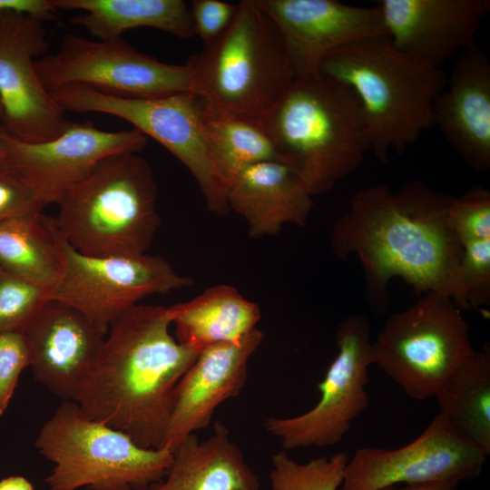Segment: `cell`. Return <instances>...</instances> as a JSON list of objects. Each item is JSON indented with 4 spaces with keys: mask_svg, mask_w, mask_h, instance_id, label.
I'll list each match as a JSON object with an SVG mask.
<instances>
[{
    "mask_svg": "<svg viewBox=\"0 0 490 490\" xmlns=\"http://www.w3.org/2000/svg\"><path fill=\"white\" fill-rule=\"evenodd\" d=\"M45 206L34 190L0 164V222L41 214Z\"/></svg>",
    "mask_w": 490,
    "mask_h": 490,
    "instance_id": "cell-33",
    "label": "cell"
},
{
    "mask_svg": "<svg viewBox=\"0 0 490 490\" xmlns=\"http://www.w3.org/2000/svg\"><path fill=\"white\" fill-rule=\"evenodd\" d=\"M450 199L421 181L396 191L385 184L369 186L350 199L348 211L334 224L330 245L338 259L359 260L375 312L386 310L387 285L394 278L416 293L451 299L464 247L446 220Z\"/></svg>",
    "mask_w": 490,
    "mask_h": 490,
    "instance_id": "cell-1",
    "label": "cell"
},
{
    "mask_svg": "<svg viewBox=\"0 0 490 490\" xmlns=\"http://www.w3.org/2000/svg\"><path fill=\"white\" fill-rule=\"evenodd\" d=\"M0 490H34V486L25 477L15 475L2 479Z\"/></svg>",
    "mask_w": 490,
    "mask_h": 490,
    "instance_id": "cell-36",
    "label": "cell"
},
{
    "mask_svg": "<svg viewBox=\"0 0 490 490\" xmlns=\"http://www.w3.org/2000/svg\"><path fill=\"white\" fill-rule=\"evenodd\" d=\"M186 64L207 108L260 120L296 74L282 35L258 0H243L227 29Z\"/></svg>",
    "mask_w": 490,
    "mask_h": 490,
    "instance_id": "cell-6",
    "label": "cell"
},
{
    "mask_svg": "<svg viewBox=\"0 0 490 490\" xmlns=\"http://www.w3.org/2000/svg\"><path fill=\"white\" fill-rule=\"evenodd\" d=\"M312 197L301 178L279 161L247 167L226 189L230 210L246 220L253 239L275 235L285 224L303 227L313 208Z\"/></svg>",
    "mask_w": 490,
    "mask_h": 490,
    "instance_id": "cell-21",
    "label": "cell"
},
{
    "mask_svg": "<svg viewBox=\"0 0 490 490\" xmlns=\"http://www.w3.org/2000/svg\"><path fill=\"white\" fill-rule=\"evenodd\" d=\"M194 34L211 43L230 25L237 11V5L219 0H194L191 4Z\"/></svg>",
    "mask_w": 490,
    "mask_h": 490,
    "instance_id": "cell-34",
    "label": "cell"
},
{
    "mask_svg": "<svg viewBox=\"0 0 490 490\" xmlns=\"http://www.w3.org/2000/svg\"><path fill=\"white\" fill-rule=\"evenodd\" d=\"M44 86L49 91L83 84L122 97H152L191 92L189 66L171 64L138 52L123 37L89 40L67 34L54 54L35 61Z\"/></svg>",
    "mask_w": 490,
    "mask_h": 490,
    "instance_id": "cell-11",
    "label": "cell"
},
{
    "mask_svg": "<svg viewBox=\"0 0 490 490\" xmlns=\"http://www.w3.org/2000/svg\"><path fill=\"white\" fill-rule=\"evenodd\" d=\"M167 308L137 304L111 326L75 403L91 419L160 448L175 387L199 351L170 333Z\"/></svg>",
    "mask_w": 490,
    "mask_h": 490,
    "instance_id": "cell-2",
    "label": "cell"
},
{
    "mask_svg": "<svg viewBox=\"0 0 490 490\" xmlns=\"http://www.w3.org/2000/svg\"><path fill=\"white\" fill-rule=\"evenodd\" d=\"M487 455L460 436L438 413L409 444L361 447L348 459L338 490H382L398 484L459 483L477 477Z\"/></svg>",
    "mask_w": 490,
    "mask_h": 490,
    "instance_id": "cell-13",
    "label": "cell"
},
{
    "mask_svg": "<svg viewBox=\"0 0 490 490\" xmlns=\"http://www.w3.org/2000/svg\"><path fill=\"white\" fill-rule=\"evenodd\" d=\"M382 490H398V487L397 486H390V487H387V488H384Z\"/></svg>",
    "mask_w": 490,
    "mask_h": 490,
    "instance_id": "cell-39",
    "label": "cell"
},
{
    "mask_svg": "<svg viewBox=\"0 0 490 490\" xmlns=\"http://www.w3.org/2000/svg\"><path fill=\"white\" fill-rule=\"evenodd\" d=\"M0 11L25 15L46 22L55 19L57 10L52 0H0Z\"/></svg>",
    "mask_w": 490,
    "mask_h": 490,
    "instance_id": "cell-35",
    "label": "cell"
},
{
    "mask_svg": "<svg viewBox=\"0 0 490 490\" xmlns=\"http://www.w3.org/2000/svg\"><path fill=\"white\" fill-rule=\"evenodd\" d=\"M451 299L460 309H475L490 304V239L464 246Z\"/></svg>",
    "mask_w": 490,
    "mask_h": 490,
    "instance_id": "cell-29",
    "label": "cell"
},
{
    "mask_svg": "<svg viewBox=\"0 0 490 490\" xmlns=\"http://www.w3.org/2000/svg\"><path fill=\"white\" fill-rule=\"evenodd\" d=\"M146 143L147 137L134 128L107 132L92 122L66 121L57 137L43 142L20 141L0 124L1 164L34 190L47 205L56 203L103 159L118 153H139Z\"/></svg>",
    "mask_w": 490,
    "mask_h": 490,
    "instance_id": "cell-14",
    "label": "cell"
},
{
    "mask_svg": "<svg viewBox=\"0 0 490 490\" xmlns=\"http://www.w3.org/2000/svg\"><path fill=\"white\" fill-rule=\"evenodd\" d=\"M30 366V352L24 332L0 334V416L8 407L21 372Z\"/></svg>",
    "mask_w": 490,
    "mask_h": 490,
    "instance_id": "cell-32",
    "label": "cell"
},
{
    "mask_svg": "<svg viewBox=\"0 0 490 490\" xmlns=\"http://www.w3.org/2000/svg\"><path fill=\"white\" fill-rule=\"evenodd\" d=\"M469 325L447 296L428 292L391 315L371 341L377 366L411 399L435 397L453 371L475 350Z\"/></svg>",
    "mask_w": 490,
    "mask_h": 490,
    "instance_id": "cell-8",
    "label": "cell"
},
{
    "mask_svg": "<svg viewBox=\"0 0 490 490\" xmlns=\"http://www.w3.org/2000/svg\"><path fill=\"white\" fill-rule=\"evenodd\" d=\"M51 94L64 112L113 115L153 138L190 171L210 211L221 216L230 212L225 192L213 174L203 132L204 102L197 94L122 97L83 84L64 85Z\"/></svg>",
    "mask_w": 490,
    "mask_h": 490,
    "instance_id": "cell-9",
    "label": "cell"
},
{
    "mask_svg": "<svg viewBox=\"0 0 490 490\" xmlns=\"http://www.w3.org/2000/svg\"><path fill=\"white\" fill-rule=\"evenodd\" d=\"M387 36L399 50L441 67L475 44L489 0H381Z\"/></svg>",
    "mask_w": 490,
    "mask_h": 490,
    "instance_id": "cell-19",
    "label": "cell"
},
{
    "mask_svg": "<svg viewBox=\"0 0 490 490\" xmlns=\"http://www.w3.org/2000/svg\"><path fill=\"white\" fill-rule=\"evenodd\" d=\"M60 246L63 273L51 289L49 299L76 309L104 336L110 326L142 299L186 289L193 283L162 256L91 257L76 251L61 235Z\"/></svg>",
    "mask_w": 490,
    "mask_h": 490,
    "instance_id": "cell-10",
    "label": "cell"
},
{
    "mask_svg": "<svg viewBox=\"0 0 490 490\" xmlns=\"http://www.w3.org/2000/svg\"><path fill=\"white\" fill-rule=\"evenodd\" d=\"M54 464L48 490H147L167 474L172 452L144 448L126 434L86 416L73 401H62L35 439Z\"/></svg>",
    "mask_w": 490,
    "mask_h": 490,
    "instance_id": "cell-7",
    "label": "cell"
},
{
    "mask_svg": "<svg viewBox=\"0 0 490 490\" xmlns=\"http://www.w3.org/2000/svg\"><path fill=\"white\" fill-rule=\"evenodd\" d=\"M260 121L279 162L301 178L312 196L330 191L370 150L358 96L320 73L297 75Z\"/></svg>",
    "mask_w": 490,
    "mask_h": 490,
    "instance_id": "cell-3",
    "label": "cell"
},
{
    "mask_svg": "<svg viewBox=\"0 0 490 490\" xmlns=\"http://www.w3.org/2000/svg\"><path fill=\"white\" fill-rule=\"evenodd\" d=\"M167 311L178 343L199 352L243 338L261 318L258 304L226 284L208 288L191 300L168 307Z\"/></svg>",
    "mask_w": 490,
    "mask_h": 490,
    "instance_id": "cell-23",
    "label": "cell"
},
{
    "mask_svg": "<svg viewBox=\"0 0 490 490\" xmlns=\"http://www.w3.org/2000/svg\"><path fill=\"white\" fill-rule=\"evenodd\" d=\"M438 414L464 439L490 454V348L474 350L436 394Z\"/></svg>",
    "mask_w": 490,
    "mask_h": 490,
    "instance_id": "cell-25",
    "label": "cell"
},
{
    "mask_svg": "<svg viewBox=\"0 0 490 490\" xmlns=\"http://www.w3.org/2000/svg\"><path fill=\"white\" fill-rule=\"evenodd\" d=\"M203 132L213 174L226 195L231 180L258 162L279 161L261 121L207 108Z\"/></svg>",
    "mask_w": 490,
    "mask_h": 490,
    "instance_id": "cell-27",
    "label": "cell"
},
{
    "mask_svg": "<svg viewBox=\"0 0 490 490\" xmlns=\"http://www.w3.org/2000/svg\"><path fill=\"white\" fill-rule=\"evenodd\" d=\"M434 124L463 161L490 169V62L476 44L463 50L433 105Z\"/></svg>",
    "mask_w": 490,
    "mask_h": 490,
    "instance_id": "cell-20",
    "label": "cell"
},
{
    "mask_svg": "<svg viewBox=\"0 0 490 490\" xmlns=\"http://www.w3.org/2000/svg\"><path fill=\"white\" fill-rule=\"evenodd\" d=\"M157 195L144 158L137 152L111 155L60 196L54 225L83 255L143 254L161 225Z\"/></svg>",
    "mask_w": 490,
    "mask_h": 490,
    "instance_id": "cell-5",
    "label": "cell"
},
{
    "mask_svg": "<svg viewBox=\"0 0 490 490\" xmlns=\"http://www.w3.org/2000/svg\"><path fill=\"white\" fill-rule=\"evenodd\" d=\"M318 73L349 86L366 119L370 150L383 163L433 127V105L446 83L440 67L397 49L387 34L330 52Z\"/></svg>",
    "mask_w": 490,
    "mask_h": 490,
    "instance_id": "cell-4",
    "label": "cell"
},
{
    "mask_svg": "<svg viewBox=\"0 0 490 490\" xmlns=\"http://www.w3.org/2000/svg\"><path fill=\"white\" fill-rule=\"evenodd\" d=\"M212 430L203 440L188 436L172 451L166 475L147 490H260L259 477L229 428L217 420Z\"/></svg>",
    "mask_w": 490,
    "mask_h": 490,
    "instance_id": "cell-22",
    "label": "cell"
},
{
    "mask_svg": "<svg viewBox=\"0 0 490 490\" xmlns=\"http://www.w3.org/2000/svg\"><path fill=\"white\" fill-rule=\"evenodd\" d=\"M258 3L279 30L296 76L318 74L322 60L337 48L387 34L377 5L360 7L336 0H258Z\"/></svg>",
    "mask_w": 490,
    "mask_h": 490,
    "instance_id": "cell-16",
    "label": "cell"
},
{
    "mask_svg": "<svg viewBox=\"0 0 490 490\" xmlns=\"http://www.w3.org/2000/svg\"><path fill=\"white\" fill-rule=\"evenodd\" d=\"M446 220L463 247L490 239V191L476 185L460 197H451Z\"/></svg>",
    "mask_w": 490,
    "mask_h": 490,
    "instance_id": "cell-31",
    "label": "cell"
},
{
    "mask_svg": "<svg viewBox=\"0 0 490 490\" xmlns=\"http://www.w3.org/2000/svg\"><path fill=\"white\" fill-rule=\"evenodd\" d=\"M348 459L345 452H337L301 464L282 449L271 456V487L273 490H338Z\"/></svg>",
    "mask_w": 490,
    "mask_h": 490,
    "instance_id": "cell-28",
    "label": "cell"
},
{
    "mask_svg": "<svg viewBox=\"0 0 490 490\" xmlns=\"http://www.w3.org/2000/svg\"><path fill=\"white\" fill-rule=\"evenodd\" d=\"M50 290L0 267V334L24 332L49 300Z\"/></svg>",
    "mask_w": 490,
    "mask_h": 490,
    "instance_id": "cell-30",
    "label": "cell"
},
{
    "mask_svg": "<svg viewBox=\"0 0 490 490\" xmlns=\"http://www.w3.org/2000/svg\"><path fill=\"white\" fill-rule=\"evenodd\" d=\"M34 379L62 401L75 402L105 336L79 310L47 300L24 331Z\"/></svg>",
    "mask_w": 490,
    "mask_h": 490,
    "instance_id": "cell-17",
    "label": "cell"
},
{
    "mask_svg": "<svg viewBox=\"0 0 490 490\" xmlns=\"http://www.w3.org/2000/svg\"><path fill=\"white\" fill-rule=\"evenodd\" d=\"M1 114H2V104H1V101H0V118H1ZM3 162V152L0 148V164L2 163Z\"/></svg>",
    "mask_w": 490,
    "mask_h": 490,
    "instance_id": "cell-38",
    "label": "cell"
},
{
    "mask_svg": "<svg viewBox=\"0 0 490 490\" xmlns=\"http://www.w3.org/2000/svg\"><path fill=\"white\" fill-rule=\"evenodd\" d=\"M0 267L39 286H55L64 262L54 218L41 213L0 222Z\"/></svg>",
    "mask_w": 490,
    "mask_h": 490,
    "instance_id": "cell-26",
    "label": "cell"
},
{
    "mask_svg": "<svg viewBox=\"0 0 490 490\" xmlns=\"http://www.w3.org/2000/svg\"><path fill=\"white\" fill-rule=\"evenodd\" d=\"M44 21L0 11L1 125L27 142L54 139L66 122L64 111L42 83L35 61L46 54Z\"/></svg>",
    "mask_w": 490,
    "mask_h": 490,
    "instance_id": "cell-15",
    "label": "cell"
},
{
    "mask_svg": "<svg viewBox=\"0 0 490 490\" xmlns=\"http://www.w3.org/2000/svg\"><path fill=\"white\" fill-rule=\"evenodd\" d=\"M263 333L255 328L243 338L209 347L178 382L161 447L173 451L188 436L204 429L215 409L240 395L248 377L249 361Z\"/></svg>",
    "mask_w": 490,
    "mask_h": 490,
    "instance_id": "cell-18",
    "label": "cell"
},
{
    "mask_svg": "<svg viewBox=\"0 0 490 490\" xmlns=\"http://www.w3.org/2000/svg\"><path fill=\"white\" fill-rule=\"evenodd\" d=\"M336 340L338 354L318 384V402L299 416L264 421L265 429L280 441L284 450L337 445L369 404L368 372L372 364L367 315L345 318Z\"/></svg>",
    "mask_w": 490,
    "mask_h": 490,
    "instance_id": "cell-12",
    "label": "cell"
},
{
    "mask_svg": "<svg viewBox=\"0 0 490 490\" xmlns=\"http://www.w3.org/2000/svg\"><path fill=\"white\" fill-rule=\"evenodd\" d=\"M457 483L451 481H441L421 485H406L398 490H456Z\"/></svg>",
    "mask_w": 490,
    "mask_h": 490,
    "instance_id": "cell-37",
    "label": "cell"
},
{
    "mask_svg": "<svg viewBox=\"0 0 490 490\" xmlns=\"http://www.w3.org/2000/svg\"><path fill=\"white\" fill-rule=\"evenodd\" d=\"M55 9L79 10L70 23L93 37L110 41L126 30L151 27L179 38L194 34L190 5L182 0H52Z\"/></svg>",
    "mask_w": 490,
    "mask_h": 490,
    "instance_id": "cell-24",
    "label": "cell"
}]
</instances>
